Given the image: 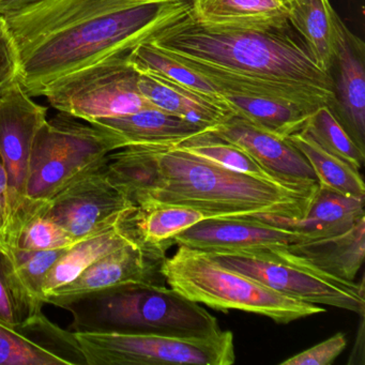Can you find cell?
Listing matches in <instances>:
<instances>
[{
    "label": "cell",
    "instance_id": "35",
    "mask_svg": "<svg viewBox=\"0 0 365 365\" xmlns=\"http://www.w3.org/2000/svg\"><path fill=\"white\" fill-rule=\"evenodd\" d=\"M39 0H0V14H12V12L20 11L31 4L37 3Z\"/></svg>",
    "mask_w": 365,
    "mask_h": 365
},
{
    "label": "cell",
    "instance_id": "16",
    "mask_svg": "<svg viewBox=\"0 0 365 365\" xmlns=\"http://www.w3.org/2000/svg\"><path fill=\"white\" fill-rule=\"evenodd\" d=\"M329 74L334 93L329 108L354 144L365 153V46L344 22Z\"/></svg>",
    "mask_w": 365,
    "mask_h": 365
},
{
    "label": "cell",
    "instance_id": "9",
    "mask_svg": "<svg viewBox=\"0 0 365 365\" xmlns=\"http://www.w3.org/2000/svg\"><path fill=\"white\" fill-rule=\"evenodd\" d=\"M130 54L113 55L51 83L42 96L61 113L86 123L157 108L138 88Z\"/></svg>",
    "mask_w": 365,
    "mask_h": 365
},
{
    "label": "cell",
    "instance_id": "34",
    "mask_svg": "<svg viewBox=\"0 0 365 365\" xmlns=\"http://www.w3.org/2000/svg\"><path fill=\"white\" fill-rule=\"evenodd\" d=\"M10 204L7 173L0 155V251H4L6 234L9 225Z\"/></svg>",
    "mask_w": 365,
    "mask_h": 365
},
{
    "label": "cell",
    "instance_id": "11",
    "mask_svg": "<svg viewBox=\"0 0 365 365\" xmlns=\"http://www.w3.org/2000/svg\"><path fill=\"white\" fill-rule=\"evenodd\" d=\"M135 208L113 182L104 162L44 202L40 212L59 224L78 243L118 225Z\"/></svg>",
    "mask_w": 365,
    "mask_h": 365
},
{
    "label": "cell",
    "instance_id": "31",
    "mask_svg": "<svg viewBox=\"0 0 365 365\" xmlns=\"http://www.w3.org/2000/svg\"><path fill=\"white\" fill-rule=\"evenodd\" d=\"M34 315L14 277L9 256L0 251V319L20 326Z\"/></svg>",
    "mask_w": 365,
    "mask_h": 365
},
{
    "label": "cell",
    "instance_id": "1",
    "mask_svg": "<svg viewBox=\"0 0 365 365\" xmlns=\"http://www.w3.org/2000/svg\"><path fill=\"white\" fill-rule=\"evenodd\" d=\"M223 93L332 103V78L316 65L289 23L264 27L200 24L191 12L153 41Z\"/></svg>",
    "mask_w": 365,
    "mask_h": 365
},
{
    "label": "cell",
    "instance_id": "13",
    "mask_svg": "<svg viewBox=\"0 0 365 365\" xmlns=\"http://www.w3.org/2000/svg\"><path fill=\"white\" fill-rule=\"evenodd\" d=\"M0 365H87L72 331L51 322L43 312L20 326L0 319Z\"/></svg>",
    "mask_w": 365,
    "mask_h": 365
},
{
    "label": "cell",
    "instance_id": "17",
    "mask_svg": "<svg viewBox=\"0 0 365 365\" xmlns=\"http://www.w3.org/2000/svg\"><path fill=\"white\" fill-rule=\"evenodd\" d=\"M301 264L331 277L354 282L365 256V217L337 236L307 239L286 245Z\"/></svg>",
    "mask_w": 365,
    "mask_h": 365
},
{
    "label": "cell",
    "instance_id": "19",
    "mask_svg": "<svg viewBox=\"0 0 365 365\" xmlns=\"http://www.w3.org/2000/svg\"><path fill=\"white\" fill-rule=\"evenodd\" d=\"M219 100L232 116L281 138L302 131L312 113L319 108L292 100L241 93H223Z\"/></svg>",
    "mask_w": 365,
    "mask_h": 365
},
{
    "label": "cell",
    "instance_id": "20",
    "mask_svg": "<svg viewBox=\"0 0 365 365\" xmlns=\"http://www.w3.org/2000/svg\"><path fill=\"white\" fill-rule=\"evenodd\" d=\"M285 4L290 26L304 42L316 65L329 74L343 21L330 0H286Z\"/></svg>",
    "mask_w": 365,
    "mask_h": 365
},
{
    "label": "cell",
    "instance_id": "33",
    "mask_svg": "<svg viewBox=\"0 0 365 365\" xmlns=\"http://www.w3.org/2000/svg\"><path fill=\"white\" fill-rule=\"evenodd\" d=\"M346 346L345 334L337 332L326 341L286 359L281 365H330L345 350Z\"/></svg>",
    "mask_w": 365,
    "mask_h": 365
},
{
    "label": "cell",
    "instance_id": "7",
    "mask_svg": "<svg viewBox=\"0 0 365 365\" xmlns=\"http://www.w3.org/2000/svg\"><path fill=\"white\" fill-rule=\"evenodd\" d=\"M74 333V332H73ZM87 365H232L234 334L161 332L74 333Z\"/></svg>",
    "mask_w": 365,
    "mask_h": 365
},
{
    "label": "cell",
    "instance_id": "29",
    "mask_svg": "<svg viewBox=\"0 0 365 365\" xmlns=\"http://www.w3.org/2000/svg\"><path fill=\"white\" fill-rule=\"evenodd\" d=\"M177 145L194 155L210 160L235 172L243 173L257 178L274 180L242 149L232 143L222 140L219 136L211 133L209 130Z\"/></svg>",
    "mask_w": 365,
    "mask_h": 365
},
{
    "label": "cell",
    "instance_id": "24",
    "mask_svg": "<svg viewBox=\"0 0 365 365\" xmlns=\"http://www.w3.org/2000/svg\"><path fill=\"white\" fill-rule=\"evenodd\" d=\"M132 241L136 240L121 222L110 230L72 245L46 275L43 285L44 298L50 292L71 283L100 258Z\"/></svg>",
    "mask_w": 365,
    "mask_h": 365
},
{
    "label": "cell",
    "instance_id": "8",
    "mask_svg": "<svg viewBox=\"0 0 365 365\" xmlns=\"http://www.w3.org/2000/svg\"><path fill=\"white\" fill-rule=\"evenodd\" d=\"M285 247L207 254L221 266L247 275L284 296L364 315V279L356 283L320 272L301 264Z\"/></svg>",
    "mask_w": 365,
    "mask_h": 365
},
{
    "label": "cell",
    "instance_id": "14",
    "mask_svg": "<svg viewBox=\"0 0 365 365\" xmlns=\"http://www.w3.org/2000/svg\"><path fill=\"white\" fill-rule=\"evenodd\" d=\"M209 131L242 149L274 180L294 185L318 183L304 155L287 138L268 133L237 116Z\"/></svg>",
    "mask_w": 365,
    "mask_h": 365
},
{
    "label": "cell",
    "instance_id": "28",
    "mask_svg": "<svg viewBox=\"0 0 365 365\" xmlns=\"http://www.w3.org/2000/svg\"><path fill=\"white\" fill-rule=\"evenodd\" d=\"M305 134L331 155L360 172L364 165L365 153L361 150L339 125L328 106H319L305 123Z\"/></svg>",
    "mask_w": 365,
    "mask_h": 365
},
{
    "label": "cell",
    "instance_id": "26",
    "mask_svg": "<svg viewBox=\"0 0 365 365\" xmlns=\"http://www.w3.org/2000/svg\"><path fill=\"white\" fill-rule=\"evenodd\" d=\"M129 61L138 72L164 78L220 102L221 91L213 83L178 59L160 50L151 42L136 46L130 53Z\"/></svg>",
    "mask_w": 365,
    "mask_h": 365
},
{
    "label": "cell",
    "instance_id": "25",
    "mask_svg": "<svg viewBox=\"0 0 365 365\" xmlns=\"http://www.w3.org/2000/svg\"><path fill=\"white\" fill-rule=\"evenodd\" d=\"M287 140L304 155L319 187L365 200L364 181L359 170L324 150L304 132L292 134Z\"/></svg>",
    "mask_w": 365,
    "mask_h": 365
},
{
    "label": "cell",
    "instance_id": "5",
    "mask_svg": "<svg viewBox=\"0 0 365 365\" xmlns=\"http://www.w3.org/2000/svg\"><path fill=\"white\" fill-rule=\"evenodd\" d=\"M160 271L170 288L217 311L247 312L283 324L326 312L322 305L279 294L221 266L209 254L182 245H178L174 255L164 258Z\"/></svg>",
    "mask_w": 365,
    "mask_h": 365
},
{
    "label": "cell",
    "instance_id": "4",
    "mask_svg": "<svg viewBox=\"0 0 365 365\" xmlns=\"http://www.w3.org/2000/svg\"><path fill=\"white\" fill-rule=\"evenodd\" d=\"M63 309L73 316L74 333L206 335L221 330L200 303L163 284H123L74 299Z\"/></svg>",
    "mask_w": 365,
    "mask_h": 365
},
{
    "label": "cell",
    "instance_id": "3",
    "mask_svg": "<svg viewBox=\"0 0 365 365\" xmlns=\"http://www.w3.org/2000/svg\"><path fill=\"white\" fill-rule=\"evenodd\" d=\"M191 9L192 0H95L19 44V82L29 96L40 97L70 72L153 41Z\"/></svg>",
    "mask_w": 365,
    "mask_h": 365
},
{
    "label": "cell",
    "instance_id": "2",
    "mask_svg": "<svg viewBox=\"0 0 365 365\" xmlns=\"http://www.w3.org/2000/svg\"><path fill=\"white\" fill-rule=\"evenodd\" d=\"M106 168L138 208L174 205L215 217L301 219L319 189L235 172L177 144L123 147L106 157Z\"/></svg>",
    "mask_w": 365,
    "mask_h": 365
},
{
    "label": "cell",
    "instance_id": "30",
    "mask_svg": "<svg viewBox=\"0 0 365 365\" xmlns=\"http://www.w3.org/2000/svg\"><path fill=\"white\" fill-rule=\"evenodd\" d=\"M76 245L70 235L56 222L38 211L19 232L14 245L8 250L48 251L65 249ZM7 250V251H8Z\"/></svg>",
    "mask_w": 365,
    "mask_h": 365
},
{
    "label": "cell",
    "instance_id": "36",
    "mask_svg": "<svg viewBox=\"0 0 365 365\" xmlns=\"http://www.w3.org/2000/svg\"><path fill=\"white\" fill-rule=\"evenodd\" d=\"M285 1H286V0H285Z\"/></svg>",
    "mask_w": 365,
    "mask_h": 365
},
{
    "label": "cell",
    "instance_id": "21",
    "mask_svg": "<svg viewBox=\"0 0 365 365\" xmlns=\"http://www.w3.org/2000/svg\"><path fill=\"white\" fill-rule=\"evenodd\" d=\"M364 202V198L343 195L319 187L309 210L301 219L262 217L269 223L296 230L305 239L327 238L347 232L365 217Z\"/></svg>",
    "mask_w": 365,
    "mask_h": 365
},
{
    "label": "cell",
    "instance_id": "6",
    "mask_svg": "<svg viewBox=\"0 0 365 365\" xmlns=\"http://www.w3.org/2000/svg\"><path fill=\"white\" fill-rule=\"evenodd\" d=\"M83 121V120H82ZM59 112L38 132L27 183L29 205L48 202L106 162L120 144L112 132Z\"/></svg>",
    "mask_w": 365,
    "mask_h": 365
},
{
    "label": "cell",
    "instance_id": "27",
    "mask_svg": "<svg viewBox=\"0 0 365 365\" xmlns=\"http://www.w3.org/2000/svg\"><path fill=\"white\" fill-rule=\"evenodd\" d=\"M48 250V251H5L11 260L14 277L24 294L33 314L43 312V285L46 275L57 260L70 249Z\"/></svg>",
    "mask_w": 365,
    "mask_h": 365
},
{
    "label": "cell",
    "instance_id": "23",
    "mask_svg": "<svg viewBox=\"0 0 365 365\" xmlns=\"http://www.w3.org/2000/svg\"><path fill=\"white\" fill-rule=\"evenodd\" d=\"M191 16L215 27H264L288 22L285 0H192Z\"/></svg>",
    "mask_w": 365,
    "mask_h": 365
},
{
    "label": "cell",
    "instance_id": "18",
    "mask_svg": "<svg viewBox=\"0 0 365 365\" xmlns=\"http://www.w3.org/2000/svg\"><path fill=\"white\" fill-rule=\"evenodd\" d=\"M112 132L123 147L134 145H176L207 131L209 128L168 114L158 108H144L131 114L93 121Z\"/></svg>",
    "mask_w": 365,
    "mask_h": 365
},
{
    "label": "cell",
    "instance_id": "15",
    "mask_svg": "<svg viewBox=\"0 0 365 365\" xmlns=\"http://www.w3.org/2000/svg\"><path fill=\"white\" fill-rule=\"evenodd\" d=\"M307 240L296 230L275 225L262 217H217L200 222L175 238L174 245L205 253L283 247Z\"/></svg>",
    "mask_w": 365,
    "mask_h": 365
},
{
    "label": "cell",
    "instance_id": "32",
    "mask_svg": "<svg viewBox=\"0 0 365 365\" xmlns=\"http://www.w3.org/2000/svg\"><path fill=\"white\" fill-rule=\"evenodd\" d=\"M20 53L7 19L0 14V97L19 82L20 78Z\"/></svg>",
    "mask_w": 365,
    "mask_h": 365
},
{
    "label": "cell",
    "instance_id": "10",
    "mask_svg": "<svg viewBox=\"0 0 365 365\" xmlns=\"http://www.w3.org/2000/svg\"><path fill=\"white\" fill-rule=\"evenodd\" d=\"M48 121V108L36 103L20 82L0 97V155L7 173L10 217L4 251L12 242L31 209L27 183L36 136Z\"/></svg>",
    "mask_w": 365,
    "mask_h": 365
},
{
    "label": "cell",
    "instance_id": "22",
    "mask_svg": "<svg viewBox=\"0 0 365 365\" xmlns=\"http://www.w3.org/2000/svg\"><path fill=\"white\" fill-rule=\"evenodd\" d=\"M138 88L158 110L209 129L232 116L217 100L151 74L138 72Z\"/></svg>",
    "mask_w": 365,
    "mask_h": 365
},
{
    "label": "cell",
    "instance_id": "12",
    "mask_svg": "<svg viewBox=\"0 0 365 365\" xmlns=\"http://www.w3.org/2000/svg\"><path fill=\"white\" fill-rule=\"evenodd\" d=\"M165 257V252L132 241L100 258L71 283L46 294L44 301L63 309L74 299L123 284H163L160 269Z\"/></svg>",
    "mask_w": 365,
    "mask_h": 365
}]
</instances>
